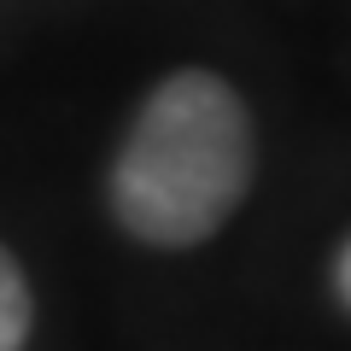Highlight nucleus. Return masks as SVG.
Returning a JSON list of instances; mask_svg holds the SVG:
<instances>
[{
  "label": "nucleus",
  "instance_id": "f03ea898",
  "mask_svg": "<svg viewBox=\"0 0 351 351\" xmlns=\"http://www.w3.org/2000/svg\"><path fill=\"white\" fill-rule=\"evenodd\" d=\"M29 334H36V293L18 252L0 240V351H24Z\"/></svg>",
  "mask_w": 351,
  "mask_h": 351
},
{
  "label": "nucleus",
  "instance_id": "f257e3e1",
  "mask_svg": "<svg viewBox=\"0 0 351 351\" xmlns=\"http://www.w3.org/2000/svg\"><path fill=\"white\" fill-rule=\"evenodd\" d=\"M258 182V129L223 71L182 64L147 88L112 164L106 211L152 252L217 240Z\"/></svg>",
  "mask_w": 351,
  "mask_h": 351
},
{
  "label": "nucleus",
  "instance_id": "7ed1b4c3",
  "mask_svg": "<svg viewBox=\"0 0 351 351\" xmlns=\"http://www.w3.org/2000/svg\"><path fill=\"white\" fill-rule=\"evenodd\" d=\"M328 281H334V299H339V311L351 316V234L339 240V252H334V269H328Z\"/></svg>",
  "mask_w": 351,
  "mask_h": 351
}]
</instances>
